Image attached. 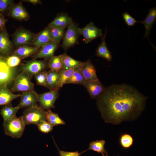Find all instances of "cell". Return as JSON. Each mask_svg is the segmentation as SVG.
<instances>
[{"mask_svg": "<svg viewBox=\"0 0 156 156\" xmlns=\"http://www.w3.org/2000/svg\"><path fill=\"white\" fill-rule=\"evenodd\" d=\"M148 98L131 85L113 84L96 99V104L105 122L118 125L138 118Z\"/></svg>", "mask_w": 156, "mask_h": 156, "instance_id": "cell-1", "label": "cell"}, {"mask_svg": "<svg viewBox=\"0 0 156 156\" xmlns=\"http://www.w3.org/2000/svg\"><path fill=\"white\" fill-rule=\"evenodd\" d=\"M3 125L5 134L13 138H19L23 135L25 125L22 116H15L4 120Z\"/></svg>", "mask_w": 156, "mask_h": 156, "instance_id": "cell-2", "label": "cell"}, {"mask_svg": "<svg viewBox=\"0 0 156 156\" xmlns=\"http://www.w3.org/2000/svg\"><path fill=\"white\" fill-rule=\"evenodd\" d=\"M46 111L38 105L26 108L21 116L25 125H37L41 122L46 120Z\"/></svg>", "mask_w": 156, "mask_h": 156, "instance_id": "cell-3", "label": "cell"}, {"mask_svg": "<svg viewBox=\"0 0 156 156\" xmlns=\"http://www.w3.org/2000/svg\"><path fill=\"white\" fill-rule=\"evenodd\" d=\"M36 36L29 30L20 28L13 34V42L16 46L18 47L28 46L33 43Z\"/></svg>", "mask_w": 156, "mask_h": 156, "instance_id": "cell-4", "label": "cell"}, {"mask_svg": "<svg viewBox=\"0 0 156 156\" xmlns=\"http://www.w3.org/2000/svg\"><path fill=\"white\" fill-rule=\"evenodd\" d=\"M14 86L12 88L13 92H23L34 91V85L30 77L25 72L22 71L14 79Z\"/></svg>", "mask_w": 156, "mask_h": 156, "instance_id": "cell-5", "label": "cell"}, {"mask_svg": "<svg viewBox=\"0 0 156 156\" xmlns=\"http://www.w3.org/2000/svg\"><path fill=\"white\" fill-rule=\"evenodd\" d=\"M78 28L77 25L72 21L67 26L62 44L64 50H66L78 43L79 34L78 31Z\"/></svg>", "mask_w": 156, "mask_h": 156, "instance_id": "cell-6", "label": "cell"}, {"mask_svg": "<svg viewBox=\"0 0 156 156\" xmlns=\"http://www.w3.org/2000/svg\"><path fill=\"white\" fill-rule=\"evenodd\" d=\"M48 63L45 61L34 59L22 64L21 69L22 71L26 73L31 78L38 73L44 71L48 66Z\"/></svg>", "mask_w": 156, "mask_h": 156, "instance_id": "cell-7", "label": "cell"}, {"mask_svg": "<svg viewBox=\"0 0 156 156\" xmlns=\"http://www.w3.org/2000/svg\"><path fill=\"white\" fill-rule=\"evenodd\" d=\"M59 94V90H50L38 94V101L39 103V107L44 110L54 108L55 102Z\"/></svg>", "mask_w": 156, "mask_h": 156, "instance_id": "cell-8", "label": "cell"}, {"mask_svg": "<svg viewBox=\"0 0 156 156\" xmlns=\"http://www.w3.org/2000/svg\"><path fill=\"white\" fill-rule=\"evenodd\" d=\"M13 68L9 67L3 59L0 61V85H7L14 79Z\"/></svg>", "mask_w": 156, "mask_h": 156, "instance_id": "cell-9", "label": "cell"}, {"mask_svg": "<svg viewBox=\"0 0 156 156\" xmlns=\"http://www.w3.org/2000/svg\"><path fill=\"white\" fill-rule=\"evenodd\" d=\"M38 94L35 91L23 92L19 103L17 105L19 109L28 108L38 105Z\"/></svg>", "mask_w": 156, "mask_h": 156, "instance_id": "cell-10", "label": "cell"}, {"mask_svg": "<svg viewBox=\"0 0 156 156\" xmlns=\"http://www.w3.org/2000/svg\"><path fill=\"white\" fill-rule=\"evenodd\" d=\"M58 44H59L51 41L41 47L40 50L34 56V59L44 58L46 60H50L54 56Z\"/></svg>", "mask_w": 156, "mask_h": 156, "instance_id": "cell-11", "label": "cell"}, {"mask_svg": "<svg viewBox=\"0 0 156 156\" xmlns=\"http://www.w3.org/2000/svg\"><path fill=\"white\" fill-rule=\"evenodd\" d=\"M83 85L87 89L91 99H96L106 88L99 79L85 81Z\"/></svg>", "mask_w": 156, "mask_h": 156, "instance_id": "cell-12", "label": "cell"}, {"mask_svg": "<svg viewBox=\"0 0 156 156\" xmlns=\"http://www.w3.org/2000/svg\"><path fill=\"white\" fill-rule=\"evenodd\" d=\"M9 15L19 21L25 20L29 18V15L21 3L12 4L8 12Z\"/></svg>", "mask_w": 156, "mask_h": 156, "instance_id": "cell-13", "label": "cell"}, {"mask_svg": "<svg viewBox=\"0 0 156 156\" xmlns=\"http://www.w3.org/2000/svg\"><path fill=\"white\" fill-rule=\"evenodd\" d=\"M12 42L5 27L0 32V53L8 55L12 52Z\"/></svg>", "mask_w": 156, "mask_h": 156, "instance_id": "cell-14", "label": "cell"}, {"mask_svg": "<svg viewBox=\"0 0 156 156\" xmlns=\"http://www.w3.org/2000/svg\"><path fill=\"white\" fill-rule=\"evenodd\" d=\"M7 86L0 85V105L10 104L12 100L21 96V94L13 93Z\"/></svg>", "mask_w": 156, "mask_h": 156, "instance_id": "cell-15", "label": "cell"}, {"mask_svg": "<svg viewBox=\"0 0 156 156\" xmlns=\"http://www.w3.org/2000/svg\"><path fill=\"white\" fill-rule=\"evenodd\" d=\"M82 72L86 81H92L99 79L94 67L90 60L83 62Z\"/></svg>", "mask_w": 156, "mask_h": 156, "instance_id": "cell-16", "label": "cell"}, {"mask_svg": "<svg viewBox=\"0 0 156 156\" xmlns=\"http://www.w3.org/2000/svg\"><path fill=\"white\" fill-rule=\"evenodd\" d=\"M156 19V7H154L150 9L148 14L144 20L138 21L142 23L145 28V33L144 38L147 37L150 41L148 36L153 24L155 22Z\"/></svg>", "mask_w": 156, "mask_h": 156, "instance_id": "cell-17", "label": "cell"}, {"mask_svg": "<svg viewBox=\"0 0 156 156\" xmlns=\"http://www.w3.org/2000/svg\"><path fill=\"white\" fill-rule=\"evenodd\" d=\"M50 31L48 26L36 36L33 42L35 47L38 49L51 41Z\"/></svg>", "mask_w": 156, "mask_h": 156, "instance_id": "cell-18", "label": "cell"}, {"mask_svg": "<svg viewBox=\"0 0 156 156\" xmlns=\"http://www.w3.org/2000/svg\"><path fill=\"white\" fill-rule=\"evenodd\" d=\"M59 71L49 70L47 71L46 87L50 91L59 90Z\"/></svg>", "mask_w": 156, "mask_h": 156, "instance_id": "cell-19", "label": "cell"}, {"mask_svg": "<svg viewBox=\"0 0 156 156\" xmlns=\"http://www.w3.org/2000/svg\"><path fill=\"white\" fill-rule=\"evenodd\" d=\"M107 33V31L105 29V33L101 38V42L96 49V55L110 62L112 60V57L111 53L108 49L105 43V38Z\"/></svg>", "mask_w": 156, "mask_h": 156, "instance_id": "cell-20", "label": "cell"}, {"mask_svg": "<svg viewBox=\"0 0 156 156\" xmlns=\"http://www.w3.org/2000/svg\"><path fill=\"white\" fill-rule=\"evenodd\" d=\"M71 18L63 14L58 15L48 26L51 28H65L72 21Z\"/></svg>", "mask_w": 156, "mask_h": 156, "instance_id": "cell-21", "label": "cell"}, {"mask_svg": "<svg viewBox=\"0 0 156 156\" xmlns=\"http://www.w3.org/2000/svg\"><path fill=\"white\" fill-rule=\"evenodd\" d=\"M38 49L35 47L22 46L18 47L14 50L13 52V55L22 59L35 54L38 51Z\"/></svg>", "mask_w": 156, "mask_h": 156, "instance_id": "cell-22", "label": "cell"}, {"mask_svg": "<svg viewBox=\"0 0 156 156\" xmlns=\"http://www.w3.org/2000/svg\"><path fill=\"white\" fill-rule=\"evenodd\" d=\"M83 66V62L79 68L75 71L71 76L65 83L66 84L72 83L83 85L86 81L83 75L82 70Z\"/></svg>", "mask_w": 156, "mask_h": 156, "instance_id": "cell-23", "label": "cell"}, {"mask_svg": "<svg viewBox=\"0 0 156 156\" xmlns=\"http://www.w3.org/2000/svg\"><path fill=\"white\" fill-rule=\"evenodd\" d=\"M80 65H81L75 67L68 69H62L59 71L60 75L58 86L59 90L63 86V85L65 84L67 81L71 76L74 72L79 68Z\"/></svg>", "mask_w": 156, "mask_h": 156, "instance_id": "cell-24", "label": "cell"}, {"mask_svg": "<svg viewBox=\"0 0 156 156\" xmlns=\"http://www.w3.org/2000/svg\"><path fill=\"white\" fill-rule=\"evenodd\" d=\"M62 55V69L67 70L79 66L83 62L75 60L66 53Z\"/></svg>", "mask_w": 156, "mask_h": 156, "instance_id": "cell-25", "label": "cell"}, {"mask_svg": "<svg viewBox=\"0 0 156 156\" xmlns=\"http://www.w3.org/2000/svg\"><path fill=\"white\" fill-rule=\"evenodd\" d=\"M19 107H13L10 103L5 105L1 110L0 114L4 120L16 116Z\"/></svg>", "mask_w": 156, "mask_h": 156, "instance_id": "cell-26", "label": "cell"}, {"mask_svg": "<svg viewBox=\"0 0 156 156\" xmlns=\"http://www.w3.org/2000/svg\"><path fill=\"white\" fill-rule=\"evenodd\" d=\"M105 141L104 140H97L91 142L87 150H92L101 153L103 156H107V153L105 149Z\"/></svg>", "mask_w": 156, "mask_h": 156, "instance_id": "cell-27", "label": "cell"}, {"mask_svg": "<svg viewBox=\"0 0 156 156\" xmlns=\"http://www.w3.org/2000/svg\"><path fill=\"white\" fill-rule=\"evenodd\" d=\"M46 120L53 127L59 125H64L65 122L57 114L50 109L46 111Z\"/></svg>", "mask_w": 156, "mask_h": 156, "instance_id": "cell-28", "label": "cell"}, {"mask_svg": "<svg viewBox=\"0 0 156 156\" xmlns=\"http://www.w3.org/2000/svg\"><path fill=\"white\" fill-rule=\"evenodd\" d=\"M62 55H54L50 60L48 63V67L50 70L59 71L62 69Z\"/></svg>", "mask_w": 156, "mask_h": 156, "instance_id": "cell-29", "label": "cell"}, {"mask_svg": "<svg viewBox=\"0 0 156 156\" xmlns=\"http://www.w3.org/2000/svg\"><path fill=\"white\" fill-rule=\"evenodd\" d=\"M65 32V28H51L50 38L51 41L59 44L63 39Z\"/></svg>", "mask_w": 156, "mask_h": 156, "instance_id": "cell-30", "label": "cell"}, {"mask_svg": "<svg viewBox=\"0 0 156 156\" xmlns=\"http://www.w3.org/2000/svg\"><path fill=\"white\" fill-rule=\"evenodd\" d=\"M134 140L131 135L127 133L122 134L119 138V142L122 147L124 149L130 148L133 143Z\"/></svg>", "mask_w": 156, "mask_h": 156, "instance_id": "cell-31", "label": "cell"}, {"mask_svg": "<svg viewBox=\"0 0 156 156\" xmlns=\"http://www.w3.org/2000/svg\"><path fill=\"white\" fill-rule=\"evenodd\" d=\"M78 31L79 34L83 37L86 43H88L98 37L97 35L90 32L85 27L82 28L78 27Z\"/></svg>", "mask_w": 156, "mask_h": 156, "instance_id": "cell-32", "label": "cell"}, {"mask_svg": "<svg viewBox=\"0 0 156 156\" xmlns=\"http://www.w3.org/2000/svg\"><path fill=\"white\" fill-rule=\"evenodd\" d=\"M47 72L42 71L34 75V78L38 85L46 87Z\"/></svg>", "mask_w": 156, "mask_h": 156, "instance_id": "cell-33", "label": "cell"}, {"mask_svg": "<svg viewBox=\"0 0 156 156\" xmlns=\"http://www.w3.org/2000/svg\"><path fill=\"white\" fill-rule=\"evenodd\" d=\"M37 126L39 130L44 133H48L50 132L53 130V127L47 120L42 121Z\"/></svg>", "mask_w": 156, "mask_h": 156, "instance_id": "cell-34", "label": "cell"}, {"mask_svg": "<svg viewBox=\"0 0 156 156\" xmlns=\"http://www.w3.org/2000/svg\"><path fill=\"white\" fill-rule=\"evenodd\" d=\"M12 0H0V13L4 16L13 4Z\"/></svg>", "mask_w": 156, "mask_h": 156, "instance_id": "cell-35", "label": "cell"}, {"mask_svg": "<svg viewBox=\"0 0 156 156\" xmlns=\"http://www.w3.org/2000/svg\"><path fill=\"white\" fill-rule=\"evenodd\" d=\"M21 59L18 57L12 55L8 57L5 61L9 67L12 68L20 64Z\"/></svg>", "mask_w": 156, "mask_h": 156, "instance_id": "cell-36", "label": "cell"}, {"mask_svg": "<svg viewBox=\"0 0 156 156\" xmlns=\"http://www.w3.org/2000/svg\"><path fill=\"white\" fill-rule=\"evenodd\" d=\"M91 33L97 35L98 37L103 35L102 30L96 27L92 22H91L85 26Z\"/></svg>", "mask_w": 156, "mask_h": 156, "instance_id": "cell-37", "label": "cell"}, {"mask_svg": "<svg viewBox=\"0 0 156 156\" xmlns=\"http://www.w3.org/2000/svg\"><path fill=\"white\" fill-rule=\"evenodd\" d=\"M122 16L125 22L128 26H134L136 23L138 22L128 12H124Z\"/></svg>", "mask_w": 156, "mask_h": 156, "instance_id": "cell-38", "label": "cell"}, {"mask_svg": "<svg viewBox=\"0 0 156 156\" xmlns=\"http://www.w3.org/2000/svg\"><path fill=\"white\" fill-rule=\"evenodd\" d=\"M59 151L60 156H80L81 153L77 151L75 152H68L60 150L55 144Z\"/></svg>", "mask_w": 156, "mask_h": 156, "instance_id": "cell-39", "label": "cell"}, {"mask_svg": "<svg viewBox=\"0 0 156 156\" xmlns=\"http://www.w3.org/2000/svg\"><path fill=\"white\" fill-rule=\"evenodd\" d=\"M8 21L4 16L0 13V32L2 31L5 27V24Z\"/></svg>", "mask_w": 156, "mask_h": 156, "instance_id": "cell-40", "label": "cell"}, {"mask_svg": "<svg viewBox=\"0 0 156 156\" xmlns=\"http://www.w3.org/2000/svg\"><path fill=\"white\" fill-rule=\"evenodd\" d=\"M24 1L28 2L33 4H41V1L39 0H24Z\"/></svg>", "mask_w": 156, "mask_h": 156, "instance_id": "cell-41", "label": "cell"}, {"mask_svg": "<svg viewBox=\"0 0 156 156\" xmlns=\"http://www.w3.org/2000/svg\"><path fill=\"white\" fill-rule=\"evenodd\" d=\"M3 59V57L1 56V53H0V61Z\"/></svg>", "mask_w": 156, "mask_h": 156, "instance_id": "cell-42", "label": "cell"}]
</instances>
